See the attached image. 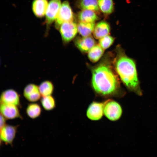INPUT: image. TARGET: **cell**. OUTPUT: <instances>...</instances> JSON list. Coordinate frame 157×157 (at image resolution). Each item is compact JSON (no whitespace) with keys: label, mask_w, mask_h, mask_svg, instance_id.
I'll return each instance as SVG.
<instances>
[{"label":"cell","mask_w":157,"mask_h":157,"mask_svg":"<svg viewBox=\"0 0 157 157\" xmlns=\"http://www.w3.org/2000/svg\"><path fill=\"white\" fill-rule=\"evenodd\" d=\"M17 126L6 124L0 129L1 141L6 144L12 145L16 136Z\"/></svg>","instance_id":"cell-10"},{"label":"cell","mask_w":157,"mask_h":157,"mask_svg":"<svg viewBox=\"0 0 157 157\" xmlns=\"http://www.w3.org/2000/svg\"><path fill=\"white\" fill-rule=\"evenodd\" d=\"M6 119L4 117L0 114V129H1L6 124Z\"/></svg>","instance_id":"cell-24"},{"label":"cell","mask_w":157,"mask_h":157,"mask_svg":"<svg viewBox=\"0 0 157 157\" xmlns=\"http://www.w3.org/2000/svg\"><path fill=\"white\" fill-rule=\"evenodd\" d=\"M112 63L124 84L130 91L139 96L142 95L134 61L128 57L120 47H117Z\"/></svg>","instance_id":"cell-2"},{"label":"cell","mask_w":157,"mask_h":157,"mask_svg":"<svg viewBox=\"0 0 157 157\" xmlns=\"http://www.w3.org/2000/svg\"><path fill=\"white\" fill-rule=\"evenodd\" d=\"M75 44L82 52H88L95 45L96 42L93 37L90 35L78 37L74 41Z\"/></svg>","instance_id":"cell-12"},{"label":"cell","mask_w":157,"mask_h":157,"mask_svg":"<svg viewBox=\"0 0 157 157\" xmlns=\"http://www.w3.org/2000/svg\"><path fill=\"white\" fill-rule=\"evenodd\" d=\"M58 30L62 41L65 44L69 42L74 38L78 31L77 25L73 21L62 23Z\"/></svg>","instance_id":"cell-6"},{"label":"cell","mask_w":157,"mask_h":157,"mask_svg":"<svg viewBox=\"0 0 157 157\" xmlns=\"http://www.w3.org/2000/svg\"><path fill=\"white\" fill-rule=\"evenodd\" d=\"M61 0H50L45 14V18L44 24L46 26L45 36H47L50 29V27L56 19L60 7Z\"/></svg>","instance_id":"cell-4"},{"label":"cell","mask_w":157,"mask_h":157,"mask_svg":"<svg viewBox=\"0 0 157 157\" xmlns=\"http://www.w3.org/2000/svg\"><path fill=\"white\" fill-rule=\"evenodd\" d=\"M41 112L40 106L38 104L34 102L28 104L26 109L27 115L32 119H35L39 117Z\"/></svg>","instance_id":"cell-18"},{"label":"cell","mask_w":157,"mask_h":157,"mask_svg":"<svg viewBox=\"0 0 157 157\" xmlns=\"http://www.w3.org/2000/svg\"><path fill=\"white\" fill-rule=\"evenodd\" d=\"M20 96L15 90L9 89L5 90L1 93L0 103L10 104L20 106Z\"/></svg>","instance_id":"cell-8"},{"label":"cell","mask_w":157,"mask_h":157,"mask_svg":"<svg viewBox=\"0 0 157 157\" xmlns=\"http://www.w3.org/2000/svg\"><path fill=\"white\" fill-rule=\"evenodd\" d=\"M114 40V38L108 35L100 39L99 44L104 50L109 48L113 43Z\"/></svg>","instance_id":"cell-23"},{"label":"cell","mask_w":157,"mask_h":157,"mask_svg":"<svg viewBox=\"0 0 157 157\" xmlns=\"http://www.w3.org/2000/svg\"><path fill=\"white\" fill-rule=\"evenodd\" d=\"M104 115L103 102L93 101L89 105L86 110V116L92 121L100 120Z\"/></svg>","instance_id":"cell-7"},{"label":"cell","mask_w":157,"mask_h":157,"mask_svg":"<svg viewBox=\"0 0 157 157\" xmlns=\"http://www.w3.org/2000/svg\"><path fill=\"white\" fill-rule=\"evenodd\" d=\"M48 0H33L32 9L35 15L38 18H42L45 15L48 5Z\"/></svg>","instance_id":"cell-13"},{"label":"cell","mask_w":157,"mask_h":157,"mask_svg":"<svg viewBox=\"0 0 157 157\" xmlns=\"http://www.w3.org/2000/svg\"><path fill=\"white\" fill-rule=\"evenodd\" d=\"M104 103V115L108 120L116 121L120 119L123 111L121 105L112 99H108Z\"/></svg>","instance_id":"cell-3"},{"label":"cell","mask_w":157,"mask_h":157,"mask_svg":"<svg viewBox=\"0 0 157 157\" xmlns=\"http://www.w3.org/2000/svg\"><path fill=\"white\" fill-rule=\"evenodd\" d=\"M38 87L42 97L51 95L54 89L53 83L49 80L43 81L40 84Z\"/></svg>","instance_id":"cell-20"},{"label":"cell","mask_w":157,"mask_h":157,"mask_svg":"<svg viewBox=\"0 0 157 157\" xmlns=\"http://www.w3.org/2000/svg\"><path fill=\"white\" fill-rule=\"evenodd\" d=\"M18 107L12 104H0V114L7 119L22 118Z\"/></svg>","instance_id":"cell-9"},{"label":"cell","mask_w":157,"mask_h":157,"mask_svg":"<svg viewBox=\"0 0 157 157\" xmlns=\"http://www.w3.org/2000/svg\"><path fill=\"white\" fill-rule=\"evenodd\" d=\"M110 31V27L106 22L101 21L95 26L94 31L93 35L97 39H100L108 35Z\"/></svg>","instance_id":"cell-14"},{"label":"cell","mask_w":157,"mask_h":157,"mask_svg":"<svg viewBox=\"0 0 157 157\" xmlns=\"http://www.w3.org/2000/svg\"><path fill=\"white\" fill-rule=\"evenodd\" d=\"M104 50L99 44H95L88 52V56L92 62L97 61L102 56Z\"/></svg>","instance_id":"cell-19"},{"label":"cell","mask_w":157,"mask_h":157,"mask_svg":"<svg viewBox=\"0 0 157 157\" xmlns=\"http://www.w3.org/2000/svg\"><path fill=\"white\" fill-rule=\"evenodd\" d=\"M99 8L101 11L106 14L112 13L114 10L113 0H98Z\"/></svg>","instance_id":"cell-21"},{"label":"cell","mask_w":157,"mask_h":157,"mask_svg":"<svg viewBox=\"0 0 157 157\" xmlns=\"http://www.w3.org/2000/svg\"><path fill=\"white\" fill-rule=\"evenodd\" d=\"M40 102L44 109L47 111L53 110L56 106L55 100L51 95L42 97Z\"/></svg>","instance_id":"cell-22"},{"label":"cell","mask_w":157,"mask_h":157,"mask_svg":"<svg viewBox=\"0 0 157 157\" xmlns=\"http://www.w3.org/2000/svg\"><path fill=\"white\" fill-rule=\"evenodd\" d=\"M23 94L25 99L31 102H35L39 101L42 96L38 86L32 83L26 86L23 90Z\"/></svg>","instance_id":"cell-11"},{"label":"cell","mask_w":157,"mask_h":157,"mask_svg":"<svg viewBox=\"0 0 157 157\" xmlns=\"http://www.w3.org/2000/svg\"><path fill=\"white\" fill-rule=\"evenodd\" d=\"M95 12L90 10H83L78 14V19L80 22H94L98 19Z\"/></svg>","instance_id":"cell-15"},{"label":"cell","mask_w":157,"mask_h":157,"mask_svg":"<svg viewBox=\"0 0 157 157\" xmlns=\"http://www.w3.org/2000/svg\"><path fill=\"white\" fill-rule=\"evenodd\" d=\"M78 31L83 37L90 35L93 31L95 25L94 22H80L77 25Z\"/></svg>","instance_id":"cell-16"},{"label":"cell","mask_w":157,"mask_h":157,"mask_svg":"<svg viewBox=\"0 0 157 157\" xmlns=\"http://www.w3.org/2000/svg\"><path fill=\"white\" fill-rule=\"evenodd\" d=\"M112 63L104 60L93 68L92 85L96 93L101 96L120 98L125 93L121 89L119 79L113 69Z\"/></svg>","instance_id":"cell-1"},{"label":"cell","mask_w":157,"mask_h":157,"mask_svg":"<svg viewBox=\"0 0 157 157\" xmlns=\"http://www.w3.org/2000/svg\"><path fill=\"white\" fill-rule=\"evenodd\" d=\"M77 6L82 10H90L97 12L99 11L98 0H79Z\"/></svg>","instance_id":"cell-17"},{"label":"cell","mask_w":157,"mask_h":157,"mask_svg":"<svg viewBox=\"0 0 157 157\" xmlns=\"http://www.w3.org/2000/svg\"><path fill=\"white\" fill-rule=\"evenodd\" d=\"M74 15L69 2L64 1L61 4L57 17L55 21V27L58 30L60 25L63 23L73 21Z\"/></svg>","instance_id":"cell-5"}]
</instances>
